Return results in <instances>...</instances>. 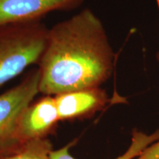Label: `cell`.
Returning a JSON list of instances; mask_svg holds the SVG:
<instances>
[{
	"label": "cell",
	"instance_id": "6da1fadb",
	"mask_svg": "<svg viewBox=\"0 0 159 159\" xmlns=\"http://www.w3.org/2000/svg\"><path fill=\"white\" fill-rule=\"evenodd\" d=\"M115 54L99 18L85 8L48 30L40 59L39 91L56 96L100 87L114 69Z\"/></svg>",
	"mask_w": 159,
	"mask_h": 159
},
{
	"label": "cell",
	"instance_id": "7a4b0ae2",
	"mask_svg": "<svg viewBox=\"0 0 159 159\" xmlns=\"http://www.w3.org/2000/svg\"><path fill=\"white\" fill-rule=\"evenodd\" d=\"M48 30L41 20L0 27V87L39 63Z\"/></svg>",
	"mask_w": 159,
	"mask_h": 159
},
{
	"label": "cell",
	"instance_id": "3957f363",
	"mask_svg": "<svg viewBox=\"0 0 159 159\" xmlns=\"http://www.w3.org/2000/svg\"><path fill=\"white\" fill-rule=\"evenodd\" d=\"M39 93V71L36 68L30 71L19 84L0 94V155L19 145L16 134L20 118Z\"/></svg>",
	"mask_w": 159,
	"mask_h": 159
},
{
	"label": "cell",
	"instance_id": "277c9868",
	"mask_svg": "<svg viewBox=\"0 0 159 159\" xmlns=\"http://www.w3.org/2000/svg\"><path fill=\"white\" fill-rule=\"evenodd\" d=\"M59 119L54 96L43 95L25 109L18 124L16 139L19 144L47 138L56 130Z\"/></svg>",
	"mask_w": 159,
	"mask_h": 159
},
{
	"label": "cell",
	"instance_id": "5b68a950",
	"mask_svg": "<svg viewBox=\"0 0 159 159\" xmlns=\"http://www.w3.org/2000/svg\"><path fill=\"white\" fill-rule=\"evenodd\" d=\"M85 0H0V27L14 24L40 21L49 13L68 11Z\"/></svg>",
	"mask_w": 159,
	"mask_h": 159
},
{
	"label": "cell",
	"instance_id": "8992f818",
	"mask_svg": "<svg viewBox=\"0 0 159 159\" xmlns=\"http://www.w3.org/2000/svg\"><path fill=\"white\" fill-rule=\"evenodd\" d=\"M54 97L61 122L90 118L109 102L106 91L101 87L69 91Z\"/></svg>",
	"mask_w": 159,
	"mask_h": 159
},
{
	"label": "cell",
	"instance_id": "52a82bcc",
	"mask_svg": "<svg viewBox=\"0 0 159 159\" xmlns=\"http://www.w3.org/2000/svg\"><path fill=\"white\" fill-rule=\"evenodd\" d=\"M159 141V130H157L152 134H146L137 130H134L132 133L131 144L124 154L115 159H134L138 157L150 144ZM74 144L71 142L57 150H52L50 153L51 159H77L70 153V148Z\"/></svg>",
	"mask_w": 159,
	"mask_h": 159
},
{
	"label": "cell",
	"instance_id": "ba28073f",
	"mask_svg": "<svg viewBox=\"0 0 159 159\" xmlns=\"http://www.w3.org/2000/svg\"><path fill=\"white\" fill-rule=\"evenodd\" d=\"M53 150L48 138L34 139L19 144L14 150L0 155V159H51Z\"/></svg>",
	"mask_w": 159,
	"mask_h": 159
},
{
	"label": "cell",
	"instance_id": "9c48e42d",
	"mask_svg": "<svg viewBox=\"0 0 159 159\" xmlns=\"http://www.w3.org/2000/svg\"><path fill=\"white\" fill-rule=\"evenodd\" d=\"M134 159H159V141L150 144Z\"/></svg>",
	"mask_w": 159,
	"mask_h": 159
},
{
	"label": "cell",
	"instance_id": "30bf717a",
	"mask_svg": "<svg viewBox=\"0 0 159 159\" xmlns=\"http://www.w3.org/2000/svg\"><path fill=\"white\" fill-rule=\"evenodd\" d=\"M157 7H158V15H159V0H156Z\"/></svg>",
	"mask_w": 159,
	"mask_h": 159
},
{
	"label": "cell",
	"instance_id": "8fae6325",
	"mask_svg": "<svg viewBox=\"0 0 159 159\" xmlns=\"http://www.w3.org/2000/svg\"><path fill=\"white\" fill-rule=\"evenodd\" d=\"M156 60H157V61L159 63V52H158L156 54Z\"/></svg>",
	"mask_w": 159,
	"mask_h": 159
}]
</instances>
